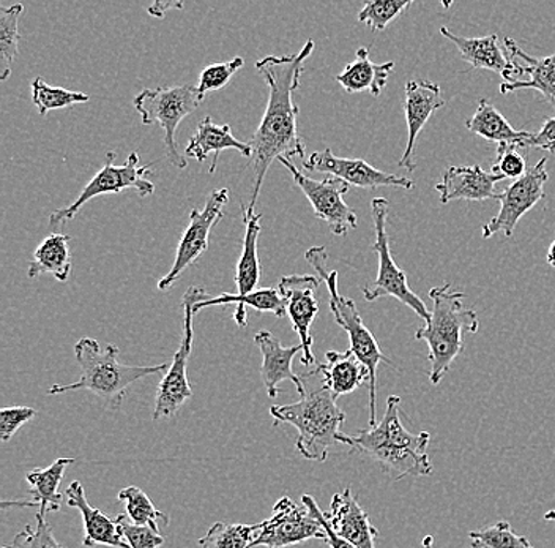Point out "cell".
I'll return each mask as SVG.
<instances>
[{
  "instance_id": "2e32d148",
  "label": "cell",
  "mask_w": 555,
  "mask_h": 548,
  "mask_svg": "<svg viewBox=\"0 0 555 548\" xmlns=\"http://www.w3.org/2000/svg\"><path fill=\"white\" fill-rule=\"evenodd\" d=\"M321 279L315 276H286L281 277L278 290L286 301L287 315L293 321L294 331L300 336L304 348L301 364L310 367L315 362L312 353L311 326L319 314V302L315 300Z\"/></svg>"
},
{
  "instance_id": "9a60e30c",
  "label": "cell",
  "mask_w": 555,
  "mask_h": 548,
  "mask_svg": "<svg viewBox=\"0 0 555 548\" xmlns=\"http://www.w3.org/2000/svg\"><path fill=\"white\" fill-rule=\"evenodd\" d=\"M304 168L308 171L338 177L357 189L374 190L379 187H398V189L412 190L415 187L411 177L380 171L364 160L336 157L332 149L328 148L314 152L310 158L305 160Z\"/></svg>"
},
{
  "instance_id": "f546056e",
  "label": "cell",
  "mask_w": 555,
  "mask_h": 548,
  "mask_svg": "<svg viewBox=\"0 0 555 548\" xmlns=\"http://www.w3.org/2000/svg\"><path fill=\"white\" fill-rule=\"evenodd\" d=\"M67 234H51L38 245L34 259L27 267V277L35 279L41 273H51L59 282H67L72 273V253Z\"/></svg>"
},
{
  "instance_id": "f6af8a7d",
  "label": "cell",
  "mask_w": 555,
  "mask_h": 548,
  "mask_svg": "<svg viewBox=\"0 0 555 548\" xmlns=\"http://www.w3.org/2000/svg\"><path fill=\"white\" fill-rule=\"evenodd\" d=\"M183 9L182 2H155L154 5L149 7V15L155 16V18H163L168 10Z\"/></svg>"
},
{
  "instance_id": "9c48e42d",
  "label": "cell",
  "mask_w": 555,
  "mask_h": 548,
  "mask_svg": "<svg viewBox=\"0 0 555 548\" xmlns=\"http://www.w3.org/2000/svg\"><path fill=\"white\" fill-rule=\"evenodd\" d=\"M116 158V152H107L103 168L90 179L79 196L69 206L54 211L50 215V227L59 228L73 220L82 206L96 196L116 195L130 189L138 192L141 197L154 195V182L147 179L152 175L151 166L141 165V155L137 151L131 152L130 157L121 166L114 165Z\"/></svg>"
},
{
  "instance_id": "f35d334b",
  "label": "cell",
  "mask_w": 555,
  "mask_h": 548,
  "mask_svg": "<svg viewBox=\"0 0 555 548\" xmlns=\"http://www.w3.org/2000/svg\"><path fill=\"white\" fill-rule=\"evenodd\" d=\"M243 65H245L243 58H234L229 62L208 65L206 71L201 73L197 89H199L201 93H204V95H207L208 92H214V90L223 89L224 86L229 85L232 76L241 71Z\"/></svg>"
},
{
  "instance_id": "7402d4cb",
  "label": "cell",
  "mask_w": 555,
  "mask_h": 548,
  "mask_svg": "<svg viewBox=\"0 0 555 548\" xmlns=\"http://www.w3.org/2000/svg\"><path fill=\"white\" fill-rule=\"evenodd\" d=\"M503 44L518 64L520 76L526 75L527 79L502 82L501 92L512 93L520 89L538 90L554 107L555 113V54L547 58H533L520 50L519 44L509 37L503 38Z\"/></svg>"
},
{
  "instance_id": "d590c367",
  "label": "cell",
  "mask_w": 555,
  "mask_h": 548,
  "mask_svg": "<svg viewBox=\"0 0 555 548\" xmlns=\"http://www.w3.org/2000/svg\"><path fill=\"white\" fill-rule=\"evenodd\" d=\"M472 548H535L527 537L520 536L508 522L494 523L468 534Z\"/></svg>"
},
{
  "instance_id": "ab89813d",
  "label": "cell",
  "mask_w": 555,
  "mask_h": 548,
  "mask_svg": "<svg viewBox=\"0 0 555 548\" xmlns=\"http://www.w3.org/2000/svg\"><path fill=\"white\" fill-rule=\"evenodd\" d=\"M527 162L518 145H498V158L492 163L494 175L501 176L503 180H518L527 173Z\"/></svg>"
},
{
  "instance_id": "5b68a950",
  "label": "cell",
  "mask_w": 555,
  "mask_h": 548,
  "mask_svg": "<svg viewBox=\"0 0 555 548\" xmlns=\"http://www.w3.org/2000/svg\"><path fill=\"white\" fill-rule=\"evenodd\" d=\"M433 301L431 321L415 332V340L428 343L429 381L433 386L449 373L451 364L464 352V334H477L480 328L477 314L464 307L466 294L451 290V284L433 288L429 291Z\"/></svg>"
},
{
  "instance_id": "603a6c76",
  "label": "cell",
  "mask_w": 555,
  "mask_h": 548,
  "mask_svg": "<svg viewBox=\"0 0 555 548\" xmlns=\"http://www.w3.org/2000/svg\"><path fill=\"white\" fill-rule=\"evenodd\" d=\"M65 495H67V505L69 508L78 509V511L81 512L82 523H85V539H82V546L89 548L99 546L130 548L125 537L121 536L116 520L104 515L100 509H95L93 506L89 505L81 482H72Z\"/></svg>"
},
{
  "instance_id": "ee69618b",
  "label": "cell",
  "mask_w": 555,
  "mask_h": 548,
  "mask_svg": "<svg viewBox=\"0 0 555 548\" xmlns=\"http://www.w3.org/2000/svg\"><path fill=\"white\" fill-rule=\"evenodd\" d=\"M529 148H537L541 149V151L555 154V116L547 117L543 123V127L540 128V131L533 133Z\"/></svg>"
},
{
  "instance_id": "7bdbcfd3",
  "label": "cell",
  "mask_w": 555,
  "mask_h": 548,
  "mask_svg": "<svg viewBox=\"0 0 555 548\" xmlns=\"http://www.w3.org/2000/svg\"><path fill=\"white\" fill-rule=\"evenodd\" d=\"M301 502H304L305 506H307L308 509H310V512L312 513V517L314 519H318V522L321 523L322 526H324L325 534H327V539H325V543L328 544L330 548H357L353 547L352 544L347 543V540L343 539V537H339L338 534L335 533L330 526L327 525V520H325V513L319 509L318 502L314 501V498L310 495H304L301 496Z\"/></svg>"
},
{
  "instance_id": "3957f363",
  "label": "cell",
  "mask_w": 555,
  "mask_h": 548,
  "mask_svg": "<svg viewBox=\"0 0 555 548\" xmlns=\"http://www.w3.org/2000/svg\"><path fill=\"white\" fill-rule=\"evenodd\" d=\"M119 346L109 345L102 348L93 339H81L75 346V357L81 367L82 373L76 383L55 384L48 394L61 395L72 391H89L102 398L107 408L119 409L125 394L131 384L139 380L168 372L171 364L139 367L125 366L119 360Z\"/></svg>"
},
{
  "instance_id": "6da1fadb",
  "label": "cell",
  "mask_w": 555,
  "mask_h": 548,
  "mask_svg": "<svg viewBox=\"0 0 555 548\" xmlns=\"http://www.w3.org/2000/svg\"><path fill=\"white\" fill-rule=\"evenodd\" d=\"M314 41L293 55H267L256 62V68L269 86V102L262 120L256 128L249 145L253 160V192L249 206L255 209L263 179L275 160L305 158V142L298 133L294 93L300 88L305 62L314 51Z\"/></svg>"
},
{
  "instance_id": "8d00e7d4",
  "label": "cell",
  "mask_w": 555,
  "mask_h": 548,
  "mask_svg": "<svg viewBox=\"0 0 555 548\" xmlns=\"http://www.w3.org/2000/svg\"><path fill=\"white\" fill-rule=\"evenodd\" d=\"M411 5V0H371L364 3L359 21L370 26L373 33H382Z\"/></svg>"
},
{
  "instance_id": "bcb514c9",
  "label": "cell",
  "mask_w": 555,
  "mask_h": 548,
  "mask_svg": "<svg viewBox=\"0 0 555 548\" xmlns=\"http://www.w3.org/2000/svg\"><path fill=\"white\" fill-rule=\"evenodd\" d=\"M546 262L547 265L555 269V239L553 244L550 245V250H547Z\"/></svg>"
},
{
  "instance_id": "7dc6e473",
  "label": "cell",
  "mask_w": 555,
  "mask_h": 548,
  "mask_svg": "<svg viewBox=\"0 0 555 548\" xmlns=\"http://www.w3.org/2000/svg\"><path fill=\"white\" fill-rule=\"evenodd\" d=\"M544 520H546V522H555V509L554 511L544 513Z\"/></svg>"
},
{
  "instance_id": "ac0fdd59",
  "label": "cell",
  "mask_w": 555,
  "mask_h": 548,
  "mask_svg": "<svg viewBox=\"0 0 555 548\" xmlns=\"http://www.w3.org/2000/svg\"><path fill=\"white\" fill-rule=\"evenodd\" d=\"M440 34L457 48L464 61L470 64L474 71H489L499 73L505 82L516 81L520 76L518 64L506 51L503 41H499L495 34L486 37H461L451 33L449 27H442Z\"/></svg>"
},
{
  "instance_id": "ba28073f",
  "label": "cell",
  "mask_w": 555,
  "mask_h": 548,
  "mask_svg": "<svg viewBox=\"0 0 555 548\" xmlns=\"http://www.w3.org/2000/svg\"><path fill=\"white\" fill-rule=\"evenodd\" d=\"M388 215H390V204H388L387 197H374L371 201V217H373L374 231H376V241L371 248L379 258V270H377L376 280L363 288L364 301L374 302L380 297H395L401 304L412 308L416 317L428 324L431 321V311L428 310L425 302L411 290L408 276L404 270L399 269L393 255H391L390 238L387 232Z\"/></svg>"
},
{
  "instance_id": "d6a6232c",
  "label": "cell",
  "mask_w": 555,
  "mask_h": 548,
  "mask_svg": "<svg viewBox=\"0 0 555 548\" xmlns=\"http://www.w3.org/2000/svg\"><path fill=\"white\" fill-rule=\"evenodd\" d=\"M119 501L124 502L127 517L133 525L147 526L159 533L169 525V517L155 508L152 499L139 487H127L119 492Z\"/></svg>"
},
{
  "instance_id": "b9f144b4",
  "label": "cell",
  "mask_w": 555,
  "mask_h": 548,
  "mask_svg": "<svg viewBox=\"0 0 555 548\" xmlns=\"http://www.w3.org/2000/svg\"><path fill=\"white\" fill-rule=\"evenodd\" d=\"M38 412L29 407H10L0 411V439L10 442L16 435L17 430L27 422L37 418Z\"/></svg>"
},
{
  "instance_id": "4dcf8cb0",
  "label": "cell",
  "mask_w": 555,
  "mask_h": 548,
  "mask_svg": "<svg viewBox=\"0 0 555 548\" xmlns=\"http://www.w3.org/2000/svg\"><path fill=\"white\" fill-rule=\"evenodd\" d=\"M75 463V459H57L51 467L44 470L29 471L26 474L27 484L30 485V495L34 496L35 508L38 512H55L61 509L62 495L59 494V485L65 476V471L69 464Z\"/></svg>"
},
{
  "instance_id": "8fae6325",
  "label": "cell",
  "mask_w": 555,
  "mask_h": 548,
  "mask_svg": "<svg viewBox=\"0 0 555 548\" xmlns=\"http://www.w3.org/2000/svg\"><path fill=\"white\" fill-rule=\"evenodd\" d=\"M278 162L291 173L298 189L308 197L314 215L328 225L335 235H346L356 230L359 220L352 207L347 206L345 195L349 192V183L338 177L328 176L314 180L305 176L291 160L280 158Z\"/></svg>"
},
{
  "instance_id": "74e56055",
  "label": "cell",
  "mask_w": 555,
  "mask_h": 548,
  "mask_svg": "<svg viewBox=\"0 0 555 548\" xmlns=\"http://www.w3.org/2000/svg\"><path fill=\"white\" fill-rule=\"evenodd\" d=\"M2 548H65L59 543L52 533V528L48 525L47 515L37 512V525H27L26 528L16 534L12 546Z\"/></svg>"
},
{
  "instance_id": "d4e9b609",
  "label": "cell",
  "mask_w": 555,
  "mask_h": 548,
  "mask_svg": "<svg viewBox=\"0 0 555 548\" xmlns=\"http://www.w3.org/2000/svg\"><path fill=\"white\" fill-rule=\"evenodd\" d=\"M393 71V61L374 64L370 58V50L362 47L357 50L356 59L336 76V81L347 93L370 92L371 95L379 97Z\"/></svg>"
},
{
  "instance_id": "7a4b0ae2",
  "label": "cell",
  "mask_w": 555,
  "mask_h": 548,
  "mask_svg": "<svg viewBox=\"0 0 555 548\" xmlns=\"http://www.w3.org/2000/svg\"><path fill=\"white\" fill-rule=\"evenodd\" d=\"M401 398H387L384 418L370 429L360 430L357 435L339 433L338 443L347 444L352 450L364 454L380 464L382 470L395 481L411 477H426L433 473L428 456L431 442L429 432L411 433L402 425Z\"/></svg>"
},
{
  "instance_id": "277c9868",
  "label": "cell",
  "mask_w": 555,
  "mask_h": 548,
  "mask_svg": "<svg viewBox=\"0 0 555 548\" xmlns=\"http://www.w3.org/2000/svg\"><path fill=\"white\" fill-rule=\"evenodd\" d=\"M304 380V378H301ZM305 383V380H304ZM338 398L324 383L310 390L305 383L300 400L284 407L270 408L273 425L289 424L298 432L297 447L304 459L311 461L327 460L330 447L338 443L346 412L336 405Z\"/></svg>"
},
{
  "instance_id": "1f68e13d",
  "label": "cell",
  "mask_w": 555,
  "mask_h": 548,
  "mask_svg": "<svg viewBox=\"0 0 555 548\" xmlns=\"http://www.w3.org/2000/svg\"><path fill=\"white\" fill-rule=\"evenodd\" d=\"M23 3H15L12 7L0 5V79L7 81L12 75L13 62L20 53V24L21 15H23Z\"/></svg>"
},
{
  "instance_id": "60d3db41",
  "label": "cell",
  "mask_w": 555,
  "mask_h": 548,
  "mask_svg": "<svg viewBox=\"0 0 555 548\" xmlns=\"http://www.w3.org/2000/svg\"><path fill=\"white\" fill-rule=\"evenodd\" d=\"M121 536L127 540L130 548H159L165 544V537L147 526L133 525L127 513H120L116 519Z\"/></svg>"
},
{
  "instance_id": "ffe728a7",
  "label": "cell",
  "mask_w": 555,
  "mask_h": 548,
  "mask_svg": "<svg viewBox=\"0 0 555 548\" xmlns=\"http://www.w3.org/2000/svg\"><path fill=\"white\" fill-rule=\"evenodd\" d=\"M501 180V176L485 171L480 165L450 166L443 173L442 182L437 183L436 190L442 204L451 201H499L501 193L495 192V183Z\"/></svg>"
},
{
  "instance_id": "44dd1931",
  "label": "cell",
  "mask_w": 555,
  "mask_h": 548,
  "mask_svg": "<svg viewBox=\"0 0 555 548\" xmlns=\"http://www.w3.org/2000/svg\"><path fill=\"white\" fill-rule=\"evenodd\" d=\"M255 342L260 349V354H262L260 374H262L263 386L269 392V397H276L278 392H280L278 386L283 381H293L298 394H301L305 391L304 380L298 374H295L293 370L294 357L298 353L304 352L301 345L284 348L280 340L269 331L258 332L255 336Z\"/></svg>"
},
{
  "instance_id": "4fadbf2b",
  "label": "cell",
  "mask_w": 555,
  "mask_h": 548,
  "mask_svg": "<svg viewBox=\"0 0 555 548\" xmlns=\"http://www.w3.org/2000/svg\"><path fill=\"white\" fill-rule=\"evenodd\" d=\"M228 201V189L215 190L208 196L203 211H191L189 228L180 239L171 270L158 282L159 291H168L169 288H172L180 276L207 252L210 232L224 217V206Z\"/></svg>"
},
{
  "instance_id": "e0dca14e",
  "label": "cell",
  "mask_w": 555,
  "mask_h": 548,
  "mask_svg": "<svg viewBox=\"0 0 555 548\" xmlns=\"http://www.w3.org/2000/svg\"><path fill=\"white\" fill-rule=\"evenodd\" d=\"M447 105L442 89L429 79H411L405 85L404 114L408 123V145L399 160V168L415 171V145L423 127L436 111Z\"/></svg>"
},
{
  "instance_id": "d6986e66",
  "label": "cell",
  "mask_w": 555,
  "mask_h": 548,
  "mask_svg": "<svg viewBox=\"0 0 555 548\" xmlns=\"http://www.w3.org/2000/svg\"><path fill=\"white\" fill-rule=\"evenodd\" d=\"M324 513L330 528L347 543L357 548H376L379 530L373 526L350 488L333 496L330 511Z\"/></svg>"
},
{
  "instance_id": "5bb4252c",
  "label": "cell",
  "mask_w": 555,
  "mask_h": 548,
  "mask_svg": "<svg viewBox=\"0 0 555 548\" xmlns=\"http://www.w3.org/2000/svg\"><path fill=\"white\" fill-rule=\"evenodd\" d=\"M546 163V158H541L537 165L527 169L526 175L515 180L508 189L503 190L499 196L501 211L481 230L485 239L492 238L499 232L505 234L506 238H512L520 218L546 197L544 186L550 180Z\"/></svg>"
},
{
  "instance_id": "30bf717a",
  "label": "cell",
  "mask_w": 555,
  "mask_h": 548,
  "mask_svg": "<svg viewBox=\"0 0 555 548\" xmlns=\"http://www.w3.org/2000/svg\"><path fill=\"white\" fill-rule=\"evenodd\" d=\"M208 300L207 291L201 286H191L183 296V336L179 349L173 354L171 366L163 377L156 391L154 419H169L180 411L186 400L193 397L189 380V360L193 349L194 305Z\"/></svg>"
},
{
  "instance_id": "836d02e7",
  "label": "cell",
  "mask_w": 555,
  "mask_h": 548,
  "mask_svg": "<svg viewBox=\"0 0 555 548\" xmlns=\"http://www.w3.org/2000/svg\"><path fill=\"white\" fill-rule=\"evenodd\" d=\"M259 531L258 525H225L215 523L207 531L206 536L199 539L201 548H251L253 540Z\"/></svg>"
},
{
  "instance_id": "484cf974",
  "label": "cell",
  "mask_w": 555,
  "mask_h": 548,
  "mask_svg": "<svg viewBox=\"0 0 555 548\" xmlns=\"http://www.w3.org/2000/svg\"><path fill=\"white\" fill-rule=\"evenodd\" d=\"M314 373H321L322 383L333 392L336 398L341 395L352 394L370 384V370L347 349L346 353L328 352L325 354V362L319 364Z\"/></svg>"
},
{
  "instance_id": "cb8c5ba5",
  "label": "cell",
  "mask_w": 555,
  "mask_h": 548,
  "mask_svg": "<svg viewBox=\"0 0 555 548\" xmlns=\"http://www.w3.org/2000/svg\"><path fill=\"white\" fill-rule=\"evenodd\" d=\"M238 151L243 157L251 158V145L249 142H242L232 135L231 125H218L211 120L210 116L204 117L197 125L196 133L191 137L185 149V157L197 160L199 163L206 162L208 155L214 154L210 175L217 169L218 157L221 152Z\"/></svg>"
},
{
  "instance_id": "52a82bcc",
  "label": "cell",
  "mask_w": 555,
  "mask_h": 548,
  "mask_svg": "<svg viewBox=\"0 0 555 548\" xmlns=\"http://www.w3.org/2000/svg\"><path fill=\"white\" fill-rule=\"evenodd\" d=\"M206 95L197 86L183 85L171 88L144 89L134 97L137 107L144 125H158L163 130V144L166 157L179 169L186 168V157L177 149L176 133L180 123L203 105Z\"/></svg>"
},
{
  "instance_id": "83f0119b",
  "label": "cell",
  "mask_w": 555,
  "mask_h": 548,
  "mask_svg": "<svg viewBox=\"0 0 555 548\" xmlns=\"http://www.w3.org/2000/svg\"><path fill=\"white\" fill-rule=\"evenodd\" d=\"M217 305H235L234 319L238 328L248 326V311L246 307L255 308L262 314H272L276 318L286 317V301L281 296L278 288H258L246 296L237 294H221L218 297H208L207 301L194 305V315L199 314L203 308L217 307Z\"/></svg>"
},
{
  "instance_id": "4316f807",
  "label": "cell",
  "mask_w": 555,
  "mask_h": 548,
  "mask_svg": "<svg viewBox=\"0 0 555 548\" xmlns=\"http://www.w3.org/2000/svg\"><path fill=\"white\" fill-rule=\"evenodd\" d=\"M466 127L472 133L478 135L486 141L495 142L498 145H518L529 148L533 133L518 131L503 117L501 111L492 105L489 100H478L474 116L467 120Z\"/></svg>"
},
{
  "instance_id": "f1b7e54d",
  "label": "cell",
  "mask_w": 555,
  "mask_h": 548,
  "mask_svg": "<svg viewBox=\"0 0 555 548\" xmlns=\"http://www.w3.org/2000/svg\"><path fill=\"white\" fill-rule=\"evenodd\" d=\"M243 224H245V239L241 258H238L237 270H235V284H237V296H246L258 290L262 279V267H260L258 255V239L262 227V214H256L253 207L242 206Z\"/></svg>"
},
{
  "instance_id": "8992f818",
  "label": "cell",
  "mask_w": 555,
  "mask_h": 548,
  "mask_svg": "<svg viewBox=\"0 0 555 548\" xmlns=\"http://www.w3.org/2000/svg\"><path fill=\"white\" fill-rule=\"evenodd\" d=\"M307 262L310 263L312 269L318 273L319 279L324 280L327 284L330 294V310L333 318L341 326L349 335V352L370 370V426L377 424V369L382 362L395 367L388 357L382 353L379 343L373 332L364 326L362 317H360L359 308L356 302L339 293L338 272L328 270V252L325 247H311L305 255Z\"/></svg>"
},
{
  "instance_id": "7c38bea8",
  "label": "cell",
  "mask_w": 555,
  "mask_h": 548,
  "mask_svg": "<svg viewBox=\"0 0 555 548\" xmlns=\"http://www.w3.org/2000/svg\"><path fill=\"white\" fill-rule=\"evenodd\" d=\"M312 539H327L324 526L312 517L307 506L297 505L289 496H283L273 508L272 517L259 523L251 548H284Z\"/></svg>"
},
{
  "instance_id": "e575fe53",
  "label": "cell",
  "mask_w": 555,
  "mask_h": 548,
  "mask_svg": "<svg viewBox=\"0 0 555 548\" xmlns=\"http://www.w3.org/2000/svg\"><path fill=\"white\" fill-rule=\"evenodd\" d=\"M90 97L82 92H73L64 88L44 82V79L35 78L33 81V102L41 116H47L50 111L64 110V107L81 105L89 102Z\"/></svg>"
}]
</instances>
